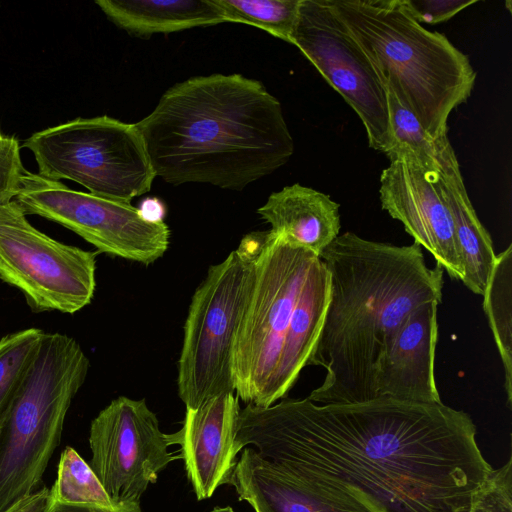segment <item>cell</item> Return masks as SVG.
Listing matches in <instances>:
<instances>
[{"label": "cell", "mask_w": 512, "mask_h": 512, "mask_svg": "<svg viewBox=\"0 0 512 512\" xmlns=\"http://www.w3.org/2000/svg\"><path fill=\"white\" fill-rule=\"evenodd\" d=\"M249 446L298 478L359 490L386 512H469L492 471L470 415L442 402L247 404L235 451Z\"/></svg>", "instance_id": "1"}, {"label": "cell", "mask_w": 512, "mask_h": 512, "mask_svg": "<svg viewBox=\"0 0 512 512\" xmlns=\"http://www.w3.org/2000/svg\"><path fill=\"white\" fill-rule=\"evenodd\" d=\"M136 125L155 176L172 185L242 190L294 152L278 99L241 74L179 82Z\"/></svg>", "instance_id": "2"}, {"label": "cell", "mask_w": 512, "mask_h": 512, "mask_svg": "<svg viewBox=\"0 0 512 512\" xmlns=\"http://www.w3.org/2000/svg\"><path fill=\"white\" fill-rule=\"evenodd\" d=\"M330 296L308 365L322 366L323 383L307 397L317 404L376 398L377 365L387 340L415 308L441 302L444 270L429 268L421 247L338 236L320 255Z\"/></svg>", "instance_id": "3"}, {"label": "cell", "mask_w": 512, "mask_h": 512, "mask_svg": "<svg viewBox=\"0 0 512 512\" xmlns=\"http://www.w3.org/2000/svg\"><path fill=\"white\" fill-rule=\"evenodd\" d=\"M389 88L433 139L476 80L469 58L445 35L417 22L401 0H328Z\"/></svg>", "instance_id": "4"}, {"label": "cell", "mask_w": 512, "mask_h": 512, "mask_svg": "<svg viewBox=\"0 0 512 512\" xmlns=\"http://www.w3.org/2000/svg\"><path fill=\"white\" fill-rule=\"evenodd\" d=\"M89 366L74 338L44 333L24 384L0 423V512L37 490Z\"/></svg>", "instance_id": "5"}, {"label": "cell", "mask_w": 512, "mask_h": 512, "mask_svg": "<svg viewBox=\"0 0 512 512\" xmlns=\"http://www.w3.org/2000/svg\"><path fill=\"white\" fill-rule=\"evenodd\" d=\"M259 233L209 267L195 290L184 323L178 360V395L186 409L235 393L233 346L255 278Z\"/></svg>", "instance_id": "6"}, {"label": "cell", "mask_w": 512, "mask_h": 512, "mask_svg": "<svg viewBox=\"0 0 512 512\" xmlns=\"http://www.w3.org/2000/svg\"><path fill=\"white\" fill-rule=\"evenodd\" d=\"M22 147L33 153L40 176L71 180L92 195L121 203L149 192L156 177L136 123L109 116L48 127Z\"/></svg>", "instance_id": "7"}, {"label": "cell", "mask_w": 512, "mask_h": 512, "mask_svg": "<svg viewBox=\"0 0 512 512\" xmlns=\"http://www.w3.org/2000/svg\"><path fill=\"white\" fill-rule=\"evenodd\" d=\"M317 258L270 231L259 233L254 284L232 353L235 392L246 404L269 407V391L284 335Z\"/></svg>", "instance_id": "8"}, {"label": "cell", "mask_w": 512, "mask_h": 512, "mask_svg": "<svg viewBox=\"0 0 512 512\" xmlns=\"http://www.w3.org/2000/svg\"><path fill=\"white\" fill-rule=\"evenodd\" d=\"M96 256L37 230L15 200L0 206V279L19 289L33 312L73 314L89 305Z\"/></svg>", "instance_id": "9"}, {"label": "cell", "mask_w": 512, "mask_h": 512, "mask_svg": "<svg viewBox=\"0 0 512 512\" xmlns=\"http://www.w3.org/2000/svg\"><path fill=\"white\" fill-rule=\"evenodd\" d=\"M14 200L26 215L56 222L113 257L150 265L169 247L165 222H148L131 204L72 190L38 173L26 170Z\"/></svg>", "instance_id": "10"}, {"label": "cell", "mask_w": 512, "mask_h": 512, "mask_svg": "<svg viewBox=\"0 0 512 512\" xmlns=\"http://www.w3.org/2000/svg\"><path fill=\"white\" fill-rule=\"evenodd\" d=\"M291 44L356 112L369 146L386 155L393 145L386 89L328 0H301Z\"/></svg>", "instance_id": "11"}, {"label": "cell", "mask_w": 512, "mask_h": 512, "mask_svg": "<svg viewBox=\"0 0 512 512\" xmlns=\"http://www.w3.org/2000/svg\"><path fill=\"white\" fill-rule=\"evenodd\" d=\"M90 466L115 505L139 503L158 474L180 455L168 451L165 434L145 399L120 396L92 420Z\"/></svg>", "instance_id": "12"}, {"label": "cell", "mask_w": 512, "mask_h": 512, "mask_svg": "<svg viewBox=\"0 0 512 512\" xmlns=\"http://www.w3.org/2000/svg\"><path fill=\"white\" fill-rule=\"evenodd\" d=\"M386 156L390 164L380 176L382 209L400 221L414 243L424 247L452 279L462 280L464 265L438 171L422 165L407 150Z\"/></svg>", "instance_id": "13"}, {"label": "cell", "mask_w": 512, "mask_h": 512, "mask_svg": "<svg viewBox=\"0 0 512 512\" xmlns=\"http://www.w3.org/2000/svg\"><path fill=\"white\" fill-rule=\"evenodd\" d=\"M227 484L255 512H386L359 490L332 489L298 478L251 447L242 450Z\"/></svg>", "instance_id": "14"}, {"label": "cell", "mask_w": 512, "mask_h": 512, "mask_svg": "<svg viewBox=\"0 0 512 512\" xmlns=\"http://www.w3.org/2000/svg\"><path fill=\"white\" fill-rule=\"evenodd\" d=\"M240 410L235 393L218 395L198 408L186 409L182 428L173 433L198 500L210 498L229 480L237 461L235 437Z\"/></svg>", "instance_id": "15"}, {"label": "cell", "mask_w": 512, "mask_h": 512, "mask_svg": "<svg viewBox=\"0 0 512 512\" xmlns=\"http://www.w3.org/2000/svg\"><path fill=\"white\" fill-rule=\"evenodd\" d=\"M438 301L415 308L387 340L377 365L376 398L440 403L434 378Z\"/></svg>", "instance_id": "16"}, {"label": "cell", "mask_w": 512, "mask_h": 512, "mask_svg": "<svg viewBox=\"0 0 512 512\" xmlns=\"http://www.w3.org/2000/svg\"><path fill=\"white\" fill-rule=\"evenodd\" d=\"M339 207L329 195L295 183L272 193L257 212L271 233L320 257L339 236Z\"/></svg>", "instance_id": "17"}, {"label": "cell", "mask_w": 512, "mask_h": 512, "mask_svg": "<svg viewBox=\"0 0 512 512\" xmlns=\"http://www.w3.org/2000/svg\"><path fill=\"white\" fill-rule=\"evenodd\" d=\"M330 296L327 268L317 258L300 291L284 335L268 396L269 406L286 397L315 349Z\"/></svg>", "instance_id": "18"}, {"label": "cell", "mask_w": 512, "mask_h": 512, "mask_svg": "<svg viewBox=\"0 0 512 512\" xmlns=\"http://www.w3.org/2000/svg\"><path fill=\"white\" fill-rule=\"evenodd\" d=\"M95 3L117 27L140 38L225 22L213 0H97Z\"/></svg>", "instance_id": "19"}, {"label": "cell", "mask_w": 512, "mask_h": 512, "mask_svg": "<svg viewBox=\"0 0 512 512\" xmlns=\"http://www.w3.org/2000/svg\"><path fill=\"white\" fill-rule=\"evenodd\" d=\"M438 173L464 265L461 281L473 293L483 295L496 258L491 237L468 197L460 168Z\"/></svg>", "instance_id": "20"}, {"label": "cell", "mask_w": 512, "mask_h": 512, "mask_svg": "<svg viewBox=\"0 0 512 512\" xmlns=\"http://www.w3.org/2000/svg\"><path fill=\"white\" fill-rule=\"evenodd\" d=\"M483 310L504 367L507 405L512 404V245L496 255L483 293Z\"/></svg>", "instance_id": "21"}, {"label": "cell", "mask_w": 512, "mask_h": 512, "mask_svg": "<svg viewBox=\"0 0 512 512\" xmlns=\"http://www.w3.org/2000/svg\"><path fill=\"white\" fill-rule=\"evenodd\" d=\"M385 89L393 141L392 148L388 153L395 150H407L422 165L438 172L459 167L448 136L437 140L430 137L413 113L399 102L389 88L385 87Z\"/></svg>", "instance_id": "22"}, {"label": "cell", "mask_w": 512, "mask_h": 512, "mask_svg": "<svg viewBox=\"0 0 512 512\" xmlns=\"http://www.w3.org/2000/svg\"><path fill=\"white\" fill-rule=\"evenodd\" d=\"M44 333L38 328H28L0 340V423L24 384Z\"/></svg>", "instance_id": "23"}, {"label": "cell", "mask_w": 512, "mask_h": 512, "mask_svg": "<svg viewBox=\"0 0 512 512\" xmlns=\"http://www.w3.org/2000/svg\"><path fill=\"white\" fill-rule=\"evenodd\" d=\"M225 22L258 27L291 43L301 0H213Z\"/></svg>", "instance_id": "24"}, {"label": "cell", "mask_w": 512, "mask_h": 512, "mask_svg": "<svg viewBox=\"0 0 512 512\" xmlns=\"http://www.w3.org/2000/svg\"><path fill=\"white\" fill-rule=\"evenodd\" d=\"M50 499L75 505L118 506L111 501L91 466L69 446L61 453Z\"/></svg>", "instance_id": "25"}, {"label": "cell", "mask_w": 512, "mask_h": 512, "mask_svg": "<svg viewBox=\"0 0 512 512\" xmlns=\"http://www.w3.org/2000/svg\"><path fill=\"white\" fill-rule=\"evenodd\" d=\"M469 512H512V457L492 469L474 493Z\"/></svg>", "instance_id": "26"}, {"label": "cell", "mask_w": 512, "mask_h": 512, "mask_svg": "<svg viewBox=\"0 0 512 512\" xmlns=\"http://www.w3.org/2000/svg\"><path fill=\"white\" fill-rule=\"evenodd\" d=\"M20 148L16 136L0 133V206L15 199L20 179L26 172Z\"/></svg>", "instance_id": "27"}, {"label": "cell", "mask_w": 512, "mask_h": 512, "mask_svg": "<svg viewBox=\"0 0 512 512\" xmlns=\"http://www.w3.org/2000/svg\"><path fill=\"white\" fill-rule=\"evenodd\" d=\"M477 0H401L403 7L419 23L445 22Z\"/></svg>", "instance_id": "28"}, {"label": "cell", "mask_w": 512, "mask_h": 512, "mask_svg": "<svg viewBox=\"0 0 512 512\" xmlns=\"http://www.w3.org/2000/svg\"><path fill=\"white\" fill-rule=\"evenodd\" d=\"M44 512H141L139 503L122 504L115 507L66 504L50 499Z\"/></svg>", "instance_id": "29"}, {"label": "cell", "mask_w": 512, "mask_h": 512, "mask_svg": "<svg viewBox=\"0 0 512 512\" xmlns=\"http://www.w3.org/2000/svg\"><path fill=\"white\" fill-rule=\"evenodd\" d=\"M50 501V489L43 486L6 512H44Z\"/></svg>", "instance_id": "30"}, {"label": "cell", "mask_w": 512, "mask_h": 512, "mask_svg": "<svg viewBox=\"0 0 512 512\" xmlns=\"http://www.w3.org/2000/svg\"><path fill=\"white\" fill-rule=\"evenodd\" d=\"M141 217L152 223L164 222L165 204L157 197L145 198L137 208Z\"/></svg>", "instance_id": "31"}, {"label": "cell", "mask_w": 512, "mask_h": 512, "mask_svg": "<svg viewBox=\"0 0 512 512\" xmlns=\"http://www.w3.org/2000/svg\"><path fill=\"white\" fill-rule=\"evenodd\" d=\"M211 512H235V511L230 506H225V507L216 506L213 508V510Z\"/></svg>", "instance_id": "32"}]
</instances>
